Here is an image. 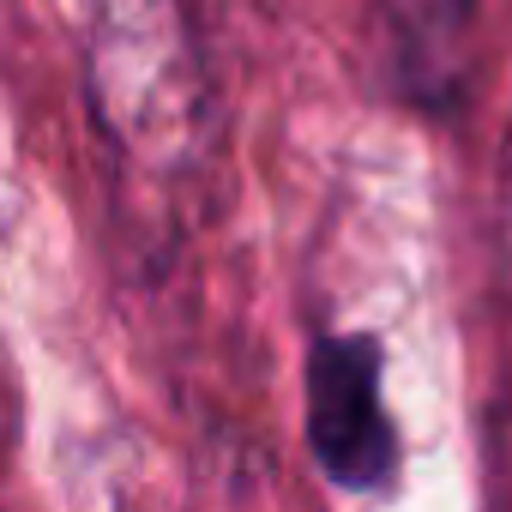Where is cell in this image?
I'll return each instance as SVG.
<instances>
[{"instance_id":"2","label":"cell","mask_w":512,"mask_h":512,"mask_svg":"<svg viewBox=\"0 0 512 512\" xmlns=\"http://www.w3.org/2000/svg\"><path fill=\"white\" fill-rule=\"evenodd\" d=\"M482 0H380V55L392 91L422 115H452L476 61Z\"/></svg>"},{"instance_id":"3","label":"cell","mask_w":512,"mask_h":512,"mask_svg":"<svg viewBox=\"0 0 512 512\" xmlns=\"http://www.w3.org/2000/svg\"><path fill=\"white\" fill-rule=\"evenodd\" d=\"M488 241H494V278H500V296L512 302V121H506L500 163H494V211H488Z\"/></svg>"},{"instance_id":"1","label":"cell","mask_w":512,"mask_h":512,"mask_svg":"<svg viewBox=\"0 0 512 512\" xmlns=\"http://www.w3.org/2000/svg\"><path fill=\"white\" fill-rule=\"evenodd\" d=\"M308 452L344 494H380L398 476L386 410V356L368 332H326L308 350Z\"/></svg>"}]
</instances>
